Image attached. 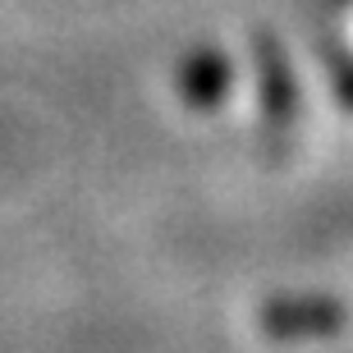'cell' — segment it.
<instances>
[{"label":"cell","instance_id":"2","mask_svg":"<svg viewBox=\"0 0 353 353\" xmlns=\"http://www.w3.org/2000/svg\"><path fill=\"white\" fill-rule=\"evenodd\" d=\"M262 51V88H266V110L271 115H289L294 110V79H289V65H285V51H275V41L262 37L257 41Z\"/></svg>","mask_w":353,"mask_h":353},{"label":"cell","instance_id":"1","mask_svg":"<svg viewBox=\"0 0 353 353\" xmlns=\"http://www.w3.org/2000/svg\"><path fill=\"white\" fill-rule=\"evenodd\" d=\"M183 92H188V101L197 105H211L221 101V92L230 88V60L221 51H197L188 65H183Z\"/></svg>","mask_w":353,"mask_h":353}]
</instances>
